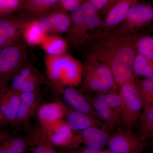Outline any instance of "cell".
<instances>
[{
    "mask_svg": "<svg viewBox=\"0 0 153 153\" xmlns=\"http://www.w3.org/2000/svg\"><path fill=\"white\" fill-rule=\"evenodd\" d=\"M139 38L136 31L116 27L102 32L91 42V54L109 67L120 86L135 77L134 64Z\"/></svg>",
    "mask_w": 153,
    "mask_h": 153,
    "instance_id": "cell-1",
    "label": "cell"
},
{
    "mask_svg": "<svg viewBox=\"0 0 153 153\" xmlns=\"http://www.w3.org/2000/svg\"><path fill=\"white\" fill-rule=\"evenodd\" d=\"M44 61L47 79L57 92L82 83L83 64L71 55L47 54Z\"/></svg>",
    "mask_w": 153,
    "mask_h": 153,
    "instance_id": "cell-2",
    "label": "cell"
},
{
    "mask_svg": "<svg viewBox=\"0 0 153 153\" xmlns=\"http://www.w3.org/2000/svg\"><path fill=\"white\" fill-rule=\"evenodd\" d=\"M81 84L83 90L97 94L117 92L120 90L109 67L91 53L83 63Z\"/></svg>",
    "mask_w": 153,
    "mask_h": 153,
    "instance_id": "cell-3",
    "label": "cell"
},
{
    "mask_svg": "<svg viewBox=\"0 0 153 153\" xmlns=\"http://www.w3.org/2000/svg\"><path fill=\"white\" fill-rule=\"evenodd\" d=\"M27 61L26 44L19 39L1 49L0 95L5 92L9 82Z\"/></svg>",
    "mask_w": 153,
    "mask_h": 153,
    "instance_id": "cell-4",
    "label": "cell"
},
{
    "mask_svg": "<svg viewBox=\"0 0 153 153\" xmlns=\"http://www.w3.org/2000/svg\"><path fill=\"white\" fill-rule=\"evenodd\" d=\"M123 100L122 126L133 130L137 126L143 109L142 97L134 78L120 86L119 91Z\"/></svg>",
    "mask_w": 153,
    "mask_h": 153,
    "instance_id": "cell-5",
    "label": "cell"
},
{
    "mask_svg": "<svg viewBox=\"0 0 153 153\" xmlns=\"http://www.w3.org/2000/svg\"><path fill=\"white\" fill-rule=\"evenodd\" d=\"M149 145L148 140L121 126L113 132L108 149L111 153H140Z\"/></svg>",
    "mask_w": 153,
    "mask_h": 153,
    "instance_id": "cell-6",
    "label": "cell"
},
{
    "mask_svg": "<svg viewBox=\"0 0 153 153\" xmlns=\"http://www.w3.org/2000/svg\"><path fill=\"white\" fill-rule=\"evenodd\" d=\"M65 120H58L52 123L44 132L55 146L61 147L69 150L79 147L78 134H75Z\"/></svg>",
    "mask_w": 153,
    "mask_h": 153,
    "instance_id": "cell-7",
    "label": "cell"
},
{
    "mask_svg": "<svg viewBox=\"0 0 153 153\" xmlns=\"http://www.w3.org/2000/svg\"><path fill=\"white\" fill-rule=\"evenodd\" d=\"M32 20L25 14L19 16L2 17L0 21V48L18 41Z\"/></svg>",
    "mask_w": 153,
    "mask_h": 153,
    "instance_id": "cell-8",
    "label": "cell"
},
{
    "mask_svg": "<svg viewBox=\"0 0 153 153\" xmlns=\"http://www.w3.org/2000/svg\"><path fill=\"white\" fill-rule=\"evenodd\" d=\"M153 24V3L138 2L131 9L125 19L117 27L136 31Z\"/></svg>",
    "mask_w": 153,
    "mask_h": 153,
    "instance_id": "cell-9",
    "label": "cell"
},
{
    "mask_svg": "<svg viewBox=\"0 0 153 153\" xmlns=\"http://www.w3.org/2000/svg\"><path fill=\"white\" fill-rule=\"evenodd\" d=\"M40 90L21 94L20 105L14 126H26L31 119L37 115L38 108L41 105Z\"/></svg>",
    "mask_w": 153,
    "mask_h": 153,
    "instance_id": "cell-10",
    "label": "cell"
},
{
    "mask_svg": "<svg viewBox=\"0 0 153 153\" xmlns=\"http://www.w3.org/2000/svg\"><path fill=\"white\" fill-rule=\"evenodd\" d=\"M71 24L68 33V41L75 47L90 44L91 40L84 22L82 10L79 7L71 12Z\"/></svg>",
    "mask_w": 153,
    "mask_h": 153,
    "instance_id": "cell-11",
    "label": "cell"
},
{
    "mask_svg": "<svg viewBox=\"0 0 153 153\" xmlns=\"http://www.w3.org/2000/svg\"><path fill=\"white\" fill-rule=\"evenodd\" d=\"M111 132L104 123L99 126L91 127L78 134L79 143L86 147L104 149L108 145Z\"/></svg>",
    "mask_w": 153,
    "mask_h": 153,
    "instance_id": "cell-12",
    "label": "cell"
},
{
    "mask_svg": "<svg viewBox=\"0 0 153 153\" xmlns=\"http://www.w3.org/2000/svg\"><path fill=\"white\" fill-rule=\"evenodd\" d=\"M21 94L8 86L0 95V123L13 126L19 110Z\"/></svg>",
    "mask_w": 153,
    "mask_h": 153,
    "instance_id": "cell-13",
    "label": "cell"
},
{
    "mask_svg": "<svg viewBox=\"0 0 153 153\" xmlns=\"http://www.w3.org/2000/svg\"><path fill=\"white\" fill-rule=\"evenodd\" d=\"M69 107L60 101L41 105L37 115L38 121L44 132L52 123L66 117Z\"/></svg>",
    "mask_w": 153,
    "mask_h": 153,
    "instance_id": "cell-14",
    "label": "cell"
},
{
    "mask_svg": "<svg viewBox=\"0 0 153 153\" xmlns=\"http://www.w3.org/2000/svg\"><path fill=\"white\" fill-rule=\"evenodd\" d=\"M139 0H118L107 13L103 19V32L116 27L125 19L131 9Z\"/></svg>",
    "mask_w": 153,
    "mask_h": 153,
    "instance_id": "cell-15",
    "label": "cell"
},
{
    "mask_svg": "<svg viewBox=\"0 0 153 153\" xmlns=\"http://www.w3.org/2000/svg\"><path fill=\"white\" fill-rule=\"evenodd\" d=\"M26 137L29 144V149L32 152H57L56 146L50 141L40 125L33 126L28 129Z\"/></svg>",
    "mask_w": 153,
    "mask_h": 153,
    "instance_id": "cell-16",
    "label": "cell"
},
{
    "mask_svg": "<svg viewBox=\"0 0 153 153\" xmlns=\"http://www.w3.org/2000/svg\"><path fill=\"white\" fill-rule=\"evenodd\" d=\"M61 93L63 94L64 100L71 108L101 120L86 96L83 95L75 88L66 87Z\"/></svg>",
    "mask_w": 153,
    "mask_h": 153,
    "instance_id": "cell-17",
    "label": "cell"
},
{
    "mask_svg": "<svg viewBox=\"0 0 153 153\" xmlns=\"http://www.w3.org/2000/svg\"><path fill=\"white\" fill-rule=\"evenodd\" d=\"M80 7L91 41L103 32V21L98 11L88 0L83 2Z\"/></svg>",
    "mask_w": 153,
    "mask_h": 153,
    "instance_id": "cell-18",
    "label": "cell"
},
{
    "mask_svg": "<svg viewBox=\"0 0 153 153\" xmlns=\"http://www.w3.org/2000/svg\"><path fill=\"white\" fill-rule=\"evenodd\" d=\"M86 97L92 105L101 120L109 128L112 132L121 126L120 114L99 101L94 96Z\"/></svg>",
    "mask_w": 153,
    "mask_h": 153,
    "instance_id": "cell-19",
    "label": "cell"
},
{
    "mask_svg": "<svg viewBox=\"0 0 153 153\" xmlns=\"http://www.w3.org/2000/svg\"><path fill=\"white\" fill-rule=\"evenodd\" d=\"M68 126L74 131H81L92 126H99L102 121L69 108L65 117Z\"/></svg>",
    "mask_w": 153,
    "mask_h": 153,
    "instance_id": "cell-20",
    "label": "cell"
},
{
    "mask_svg": "<svg viewBox=\"0 0 153 153\" xmlns=\"http://www.w3.org/2000/svg\"><path fill=\"white\" fill-rule=\"evenodd\" d=\"M60 0H24L22 9L30 19H36L60 7Z\"/></svg>",
    "mask_w": 153,
    "mask_h": 153,
    "instance_id": "cell-21",
    "label": "cell"
},
{
    "mask_svg": "<svg viewBox=\"0 0 153 153\" xmlns=\"http://www.w3.org/2000/svg\"><path fill=\"white\" fill-rule=\"evenodd\" d=\"M11 80L12 83L9 87L21 94L39 90L40 85L44 84L45 81L44 77L39 72L27 78L16 73Z\"/></svg>",
    "mask_w": 153,
    "mask_h": 153,
    "instance_id": "cell-22",
    "label": "cell"
},
{
    "mask_svg": "<svg viewBox=\"0 0 153 153\" xmlns=\"http://www.w3.org/2000/svg\"><path fill=\"white\" fill-rule=\"evenodd\" d=\"M0 153H24L29 148L26 137L4 133L0 137Z\"/></svg>",
    "mask_w": 153,
    "mask_h": 153,
    "instance_id": "cell-23",
    "label": "cell"
},
{
    "mask_svg": "<svg viewBox=\"0 0 153 153\" xmlns=\"http://www.w3.org/2000/svg\"><path fill=\"white\" fill-rule=\"evenodd\" d=\"M47 35L41 29L37 19H34L26 26L22 36L26 44L35 46L41 45Z\"/></svg>",
    "mask_w": 153,
    "mask_h": 153,
    "instance_id": "cell-24",
    "label": "cell"
},
{
    "mask_svg": "<svg viewBox=\"0 0 153 153\" xmlns=\"http://www.w3.org/2000/svg\"><path fill=\"white\" fill-rule=\"evenodd\" d=\"M53 27L52 33L63 34L68 33L71 24V16L66 13V11L60 9H55L48 13Z\"/></svg>",
    "mask_w": 153,
    "mask_h": 153,
    "instance_id": "cell-25",
    "label": "cell"
},
{
    "mask_svg": "<svg viewBox=\"0 0 153 153\" xmlns=\"http://www.w3.org/2000/svg\"><path fill=\"white\" fill-rule=\"evenodd\" d=\"M41 45L46 53L50 55L66 54L68 49V42L58 36L47 35Z\"/></svg>",
    "mask_w": 153,
    "mask_h": 153,
    "instance_id": "cell-26",
    "label": "cell"
},
{
    "mask_svg": "<svg viewBox=\"0 0 153 153\" xmlns=\"http://www.w3.org/2000/svg\"><path fill=\"white\" fill-rule=\"evenodd\" d=\"M140 136L149 140L153 137V105L143 110L137 125Z\"/></svg>",
    "mask_w": 153,
    "mask_h": 153,
    "instance_id": "cell-27",
    "label": "cell"
},
{
    "mask_svg": "<svg viewBox=\"0 0 153 153\" xmlns=\"http://www.w3.org/2000/svg\"><path fill=\"white\" fill-rule=\"evenodd\" d=\"M134 75L144 78H153V60L137 53L134 64Z\"/></svg>",
    "mask_w": 153,
    "mask_h": 153,
    "instance_id": "cell-28",
    "label": "cell"
},
{
    "mask_svg": "<svg viewBox=\"0 0 153 153\" xmlns=\"http://www.w3.org/2000/svg\"><path fill=\"white\" fill-rule=\"evenodd\" d=\"M136 82L142 97L144 109L153 105V78L137 79Z\"/></svg>",
    "mask_w": 153,
    "mask_h": 153,
    "instance_id": "cell-29",
    "label": "cell"
},
{
    "mask_svg": "<svg viewBox=\"0 0 153 153\" xmlns=\"http://www.w3.org/2000/svg\"><path fill=\"white\" fill-rule=\"evenodd\" d=\"M96 98L121 115L123 100L119 92L97 94Z\"/></svg>",
    "mask_w": 153,
    "mask_h": 153,
    "instance_id": "cell-30",
    "label": "cell"
},
{
    "mask_svg": "<svg viewBox=\"0 0 153 153\" xmlns=\"http://www.w3.org/2000/svg\"><path fill=\"white\" fill-rule=\"evenodd\" d=\"M137 53L153 60V36L139 37L137 42Z\"/></svg>",
    "mask_w": 153,
    "mask_h": 153,
    "instance_id": "cell-31",
    "label": "cell"
},
{
    "mask_svg": "<svg viewBox=\"0 0 153 153\" xmlns=\"http://www.w3.org/2000/svg\"><path fill=\"white\" fill-rule=\"evenodd\" d=\"M24 0H0L1 17L7 16L22 9Z\"/></svg>",
    "mask_w": 153,
    "mask_h": 153,
    "instance_id": "cell-32",
    "label": "cell"
},
{
    "mask_svg": "<svg viewBox=\"0 0 153 153\" xmlns=\"http://www.w3.org/2000/svg\"><path fill=\"white\" fill-rule=\"evenodd\" d=\"M84 0H60V7L66 11L72 12L80 7Z\"/></svg>",
    "mask_w": 153,
    "mask_h": 153,
    "instance_id": "cell-33",
    "label": "cell"
},
{
    "mask_svg": "<svg viewBox=\"0 0 153 153\" xmlns=\"http://www.w3.org/2000/svg\"><path fill=\"white\" fill-rule=\"evenodd\" d=\"M37 19L39 25L41 29L47 34L52 33L53 32V27L51 19L48 16V14L39 17Z\"/></svg>",
    "mask_w": 153,
    "mask_h": 153,
    "instance_id": "cell-34",
    "label": "cell"
},
{
    "mask_svg": "<svg viewBox=\"0 0 153 153\" xmlns=\"http://www.w3.org/2000/svg\"><path fill=\"white\" fill-rule=\"evenodd\" d=\"M69 152H72V153H111L109 150L104 149H93L86 147L80 149H74L69 150Z\"/></svg>",
    "mask_w": 153,
    "mask_h": 153,
    "instance_id": "cell-35",
    "label": "cell"
},
{
    "mask_svg": "<svg viewBox=\"0 0 153 153\" xmlns=\"http://www.w3.org/2000/svg\"><path fill=\"white\" fill-rule=\"evenodd\" d=\"M94 6L96 9L100 13L108 2V0H88ZM100 14V13H99Z\"/></svg>",
    "mask_w": 153,
    "mask_h": 153,
    "instance_id": "cell-36",
    "label": "cell"
},
{
    "mask_svg": "<svg viewBox=\"0 0 153 153\" xmlns=\"http://www.w3.org/2000/svg\"><path fill=\"white\" fill-rule=\"evenodd\" d=\"M118 1V0H108V2L107 3L104 8L100 11V14L104 18L107 13L112 7Z\"/></svg>",
    "mask_w": 153,
    "mask_h": 153,
    "instance_id": "cell-37",
    "label": "cell"
},
{
    "mask_svg": "<svg viewBox=\"0 0 153 153\" xmlns=\"http://www.w3.org/2000/svg\"><path fill=\"white\" fill-rule=\"evenodd\" d=\"M149 141H150V143H149V145H151L153 148V137L152 138L149 140Z\"/></svg>",
    "mask_w": 153,
    "mask_h": 153,
    "instance_id": "cell-38",
    "label": "cell"
},
{
    "mask_svg": "<svg viewBox=\"0 0 153 153\" xmlns=\"http://www.w3.org/2000/svg\"><path fill=\"white\" fill-rule=\"evenodd\" d=\"M151 1H152V3H153V0H151Z\"/></svg>",
    "mask_w": 153,
    "mask_h": 153,
    "instance_id": "cell-39",
    "label": "cell"
}]
</instances>
